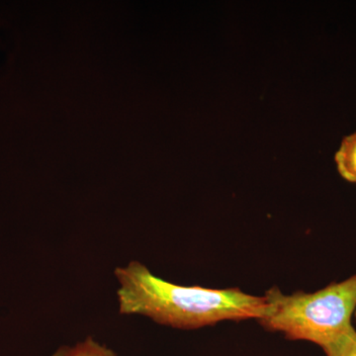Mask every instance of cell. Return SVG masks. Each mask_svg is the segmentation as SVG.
<instances>
[{"label": "cell", "instance_id": "1", "mask_svg": "<svg viewBox=\"0 0 356 356\" xmlns=\"http://www.w3.org/2000/svg\"><path fill=\"white\" fill-rule=\"evenodd\" d=\"M120 313L139 314L175 329L194 330L222 321L261 320L266 297L252 296L240 289H209L179 286L154 276L138 261L115 270Z\"/></svg>", "mask_w": 356, "mask_h": 356}, {"label": "cell", "instance_id": "2", "mask_svg": "<svg viewBox=\"0 0 356 356\" xmlns=\"http://www.w3.org/2000/svg\"><path fill=\"white\" fill-rule=\"evenodd\" d=\"M264 297L268 308L259 320L264 329L323 348L353 325L356 274L317 292L284 295L278 288H271Z\"/></svg>", "mask_w": 356, "mask_h": 356}, {"label": "cell", "instance_id": "3", "mask_svg": "<svg viewBox=\"0 0 356 356\" xmlns=\"http://www.w3.org/2000/svg\"><path fill=\"white\" fill-rule=\"evenodd\" d=\"M334 163L344 180L356 184V131L341 140L334 154Z\"/></svg>", "mask_w": 356, "mask_h": 356}, {"label": "cell", "instance_id": "4", "mask_svg": "<svg viewBox=\"0 0 356 356\" xmlns=\"http://www.w3.org/2000/svg\"><path fill=\"white\" fill-rule=\"evenodd\" d=\"M325 356H356V331L351 325L343 334L323 346Z\"/></svg>", "mask_w": 356, "mask_h": 356}, {"label": "cell", "instance_id": "5", "mask_svg": "<svg viewBox=\"0 0 356 356\" xmlns=\"http://www.w3.org/2000/svg\"><path fill=\"white\" fill-rule=\"evenodd\" d=\"M53 356H116V353L88 337L83 343H77L72 348L62 346Z\"/></svg>", "mask_w": 356, "mask_h": 356}, {"label": "cell", "instance_id": "6", "mask_svg": "<svg viewBox=\"0 0 356 356\" xmlns=\"http://www.w3.org/2000/svg\"><path fill=\"white\" fill-rule=\"evenodd\" d=\"M7 58V44L6 39L0 35V69H2Z\"/></svg>", "mask_w": 356, "mask_h": 356}]
</instances>
